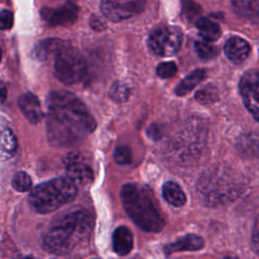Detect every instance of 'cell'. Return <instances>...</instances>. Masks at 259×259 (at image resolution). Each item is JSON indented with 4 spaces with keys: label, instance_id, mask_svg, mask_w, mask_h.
Wrapping results in <instances>:
<instances>
[{
    "label": "cell",
    "instance_id": "6da1fadb",
    "mask_svg": "<svg viewBox=\"0 0 259 259\" xmlns=\"http://www.w3.org/2000/svg\"><path fill=\"white\" fill-rule=\"evenodd\" d=\"M51 138L63 143L72 142L80 134L92 132L95 120L85 104L73 93L52 91L47 99Z\"/></svg>",
    "mask_w": 259,
    "mask_h": 259
},
{
    "label": "cell",
    "instance_id": "7a4b0ae2",
    "mask_svg": "<svg viewBox=\"0 0 259 259\" xmlns=\"http://www.w3.org/2000/svg\"><path fill=\"white\" fill-rule=\"evenodd\" d=\"M122 205L134 223L147 232H159L164 220L150 192L136 183L124 184L120 190Z\"/></svg>",
    "mask_w": 259,
    "mask_h": 259
},
{
    "label": "cell",
    "instance_id": "3957f363",
    "mask_svg": "<svg viewBox=\"0 0 259 259\" xmlns=\"http://www.w3.org/2000/svg\"><path fill=\"white\" fill-rule=\"evenodd\" d=\"M77 184L68 176L58 177L36 185L29 193L30 206L39 213L55 211L77 195Z\"/></svg>",
    "mask_w": 259,
    "mask_h": 259
},
{
    "label": "cell",
    "instance_id": "277c9868",
    "mask_svg": "<svg viewBox=\"0 0 259 259\" xmlns=\"http://www.w3.org/2000/svg\"><path fill=\"white\" fill-rule=\"evenodd\" d=\"M243 188V183L225 168H213L197 181V190L210 205L224 204L236 199Z\"/></svg>",
    "mask_w": 259,
    "mask_h": 259
},
{
    "label": "cell",
    "instance_id": "5b68a950",
    "mask_svg": "<svg viewBox=\"0 0 259 259\" xmlns=\"http://www.w3.org/2000/svg\"><path fill=\"white\" fill-rule=\"evenodd\" d=\"M86 69L83 55L76 48L64 42L55 55L54 70L57 79L65 85L75 84L84 78Z\"/></svg>",
    "mask_w": 259,
    "mask_h": 259
},
{
    "label": "cell",
    "instance_id": "8992f818",
    "mask_svg": "<svg viewBox=\"0 0 259 259\" xmlns=\"http://www.w3.org/2000/svg\"><path fill=\"white\" fill-rule=\"evenodd\" d=\"M76 224L68 217H64L60 223L47 232L44 238L45 249L55 255L70 253L75 245L84 239Z\"/></svg>",
    "mask_w": 259,
    "mask_h": 259
},
{
    "label": "cell",
    "instance_id": "52a82bcc",
    "mask_svg": "<svg viewBox=\"0 0 259 259\" xmlns=\"http://www.w3.org/2000/svg\"><path fill=\"white\" fill-rule=\"evenodd\" d=\"M182 42V33L177 27L165 26L156 29L149 36L148 46L150 50L162 57L174 55Z\"/></svg>",
    "mask_w": 259,
    "mask_h": 259
},
{
    "label": "cell",
    "instance_id": "ba28073f",
    "mask_svg": "<svg viewBox=\"0 0 259 259\" xmlns=\"http://www.w3.org/2000/svg\"><path fill=\"white\" fill-rule=\"evenodd\" d=\"M145 3L146 0H101L100 9L107 19L117 22L140 13Z\"/></svg>",
    "mask_w": 259,
    "mask_h": 259
},
{
    "label": "cell",
    "instance_id": "9c48e42d",
    "mask_svg": "<svg viewBox=\"0 0 259 259\" xmlns=\"http://www.w3.org/2000/svg\"><path fill=\"white\" fill-rule=\"evenodd\" d=\"M240 92L245 106L259 121V72L248 71L240 81Z\"/></svg>",
    "mask_w": 259,
    "mask_h": 259
},
{
    "label": "cell",
    "instance_id": "30bf717a",
    "mask_svg": "<svg viewBox=\"0 0 259 259\" xmlns=\"http://www.w3.org/2000/svg\"><path fill=\"white\" fill-rule=\"evenodd\" d=\"M79 14L78 6L68 1L67 3L59 6L58 8H44L41 16L50 25H70L73 24Z\"/></svg>",
    "mask_w": 259,
    "mask_h": 259
},
{
    "label": "cell",
    "instance_id": "8fae6325",
    "mask_svg": "<svg viewBox=\"0 0 259 259\" xmlns=\"http://www.w3.org/2000/svg\"><path fill=\"white\" fill-rule=\"evenodd\" d=\"M67 176L76 184L85 185L92 181L93 173L90 167L76 153H69L63 159Z\"/></svg>",
    "mask_w": 259,
    "mask_h": 259
},
{
    "label": "cell",
    "instance_id": "7c38bea8",
    "mask_svg": "<svg viewBox=\"0 0 259 259\" xmlns=\"http://www.w3.org/2000/svg\"><path fill=\"white\" fill-rule=\"evenodd\" d=\"M18 106L29 122L36 124L41 120L42 110L36 95L30 92L22 94L18 98Z\"/></svg>",
    "mask_w": 259,
    "mask_h": 259
},
{
    "label": "cell",
    "instance_id": "4fadbf2b",
    "mask_svg": "<svg viewBox=\"0 0 259 259\" xmlns=\"http://www.w3.org/2000/svg\"><path fill=\"white\" fill-rule=\"evenodd\" d=\"M224 50L227 58L231 62L240 64L248 57L250 53V46L245 39L239 36H232L226 41Z\"/></svg>",
    "mask_w": 259,
    "mask_h": 259
},
{
    "label": "cell",
    "instance_id": "5bb4252c",
    "mask_svg": "<svg viewBox=\"0 0 259 259\" xmlns=\"http://www.w3.org/2000/svg\"><path fill=\"white\" fill-rule=\"evenodd\" d=\"M203 244H204V241L200 236H197L194 234H188L179 238L174 243L166 245L164 250L167 255H170L175 252L199 250L203 247Z\"/></svg>",
    "mask_w": 259,
    "mask_h": 259
},
{
    "label": "cell",
    "instance_id": "9a60e30c",
    "mask_svg": "<svg viewBox=\"0 0 259 259\" xmlns=\"http://www.w3.org/2000/svg\"><path fill=\"white\" fill-rule=\"evenodd\" d=\"M112 246L116 254L124 256L133 249V235L128 228L120 226L116 228L112 235Z\"/></svg>",
    "mask_w": 259,
    "mask_h": 259
},
{
    "label": "cell",
    "instance_id": "2e32d148",
    "mask_svg": "<svg viewBox=\"0 0 259 259\" xmlns=\"http://www.w3.org/2000/svg\"><path fill=\"white\" fill-rule=\"evenodd\" d=\"M64 41L59 38H47L36 44L32 50V57L38 61L47 60L50 56L56 55L63 47Z\"/></svg>",
    "mask_w": 259,
    "mask_h": 259
},
{
    "label": "cell",
    "instance_id": "e0dca14e",
    "mask_svg": "<svg viewBox=\"0 0 259 259\" xmlns=\"http://www.w3.org/2000/svg\"><path fill=\"white\" fill-rule=\"evenodd\" d=\"M164 199L173 206L180 207L186 202V196L182 188L174 181H167L162 187Z\"/></svg>",
    "mask_w": 259,
    "mask_h": 259
},
{
    "label": "cell",
    "instance_id": "ac0fdd59",
    "mask_svg": "<svg viewBox=\"0 0 259 259\" xmlns=\"http://www.w3.org/2000/svg\"><path fill=\"white\" fill-rule=\"evenodd\" d=\"M232 4L241 16L254 22L259 21V0H232Z\"/></svg>",
    "mask_w": 259,
    "mask_h": 259
},
{
    "label": "cell",
    "instance_id": "d6986e66",
    "mask_svg": "<svg viewBox=\"0 0 259 259\" xmlns=\"http://www.w3.org/2000/svg\"><path fill=\"white\" fill-rule=\"evenodd\" d=\"M196 27L203 40L214 41L221 35L220 26L212 20L204 17H200L196 20Z\"/></svg>",
    "mask_w": 259,
    "mask_h": 259
},
{
    "label": "cell",
    "instance_id": "ffe728a7",
    "mask_svg": "<svg viewBox=\"0 0 259 259\" xmlns=\"http://www.w3.org/2000/svg\"><path fill=\"white\" fill-rule=\"evenodd\" d=\"M205 71L202 69H197L187 75L175 88V93L179 96L187 94L191 91L197 84H199L205 78Z\"/></svg>",
    "mask_w": 259,
    "mask_h": 259
},
{
    "label": "cell",
    "instance_id": "44dd1931",
    "mask_svg": "<svg viewBox=\"0 0 259 259\" xmlns=\"http://www.w3.org/2000/svg\"><path fill=\"white\" fill-rule=\"evenodd\" d=\"M17 142L14 134L10 128L0 130V154L10 157L16 150Z\"/></svg>",
    "mask_w": 259,
    "mask_h": 259
},
{
    "label": "cell",
    "instance_id": "7402d4cb",
    "mask_svg": "<svg viewBox=\"0 0 259 259\" xmlns=\"http://www.w3.org/2000/svg\"><path fill=\"white\" fill-rule=\"evenodd\" d=\"M11 184L15 190H17L19 192H24V191H28L31 189L32 180L26 172L20 171V172H17L14 174Z\"/></svg>",
    "mask_w": 259,
    "mask_h": 259
},
{
    "label": "cell",
    "instance_id": "603a6c76",
    "mask_svg": "<svg viewBox=\"0 0 259 259\" xmlns=\"http://www.w3.org/2000/svg\"><path fill=\"white\" fill-rule=\"evenodd\" d=\"M194 48L198 57L202 60H210L214 58V56L218 53L215 47L210 45L209 41H205L203 39L196 41Z\"/></svg>",
    "mask_w": 259,
    "mask_h": 259
},
{
    "label": "cell",
    "instance_id": "cb8c5ba5",
    "mask_svg": "<svg viewBox=\"0 0 259 259\" xmlns=\"http://www.w3.org/2000/svg\"><path fill=\"white\" fill-rule=\"evenodd\" d=\"M128 95H130L128 87L121 82H115L110 87L109 96L112 100L116 102L125 101L128 98Z\"/></svg>",
    "mask_w": 259,
    "mask_h": 259
},
{
    "label": "cell",
    "instance_id": "d4e9b609",
    "mask_svg": "<svg viewBox=\"0 0 259 259\" xmlns=\"http://www.w3.org/2000/svg\"><path fill=\"white\" fill-rule=\"evenodd\" d=\"M195 98L203 104L213 103L218 99V90L211 85L205 86L196 92Z\"/></svg>",
    "mask_w": 259,
    "mask_h": 259
},
{
    "label": "cell",
    "instance_id": "484cf974",
    "mask_svg": "<svg viewBox=\"0 0 259 259\" xmlns=\"http://www.w3.org/2000/svg\"><path fill=\"white\" fill-rule=\"evenodd\" d=\"M240 148L246 154H255L259 151V140L256 136H245L244 140L240 141Z\"/></svg>",
    "mask_w": 259,
    "mask_h": 259
},
{
    "label": "cell",
    "instance_id": "4316f807",
    "mask_svg": "<svg viewBox=\"0 0 259 259\" xmlns=\"http://www.w3.org/2000/svg\"><path fill=\"white\" fill-rule=\"evenodd\" d=\"M156 72L160 78L168 79V78L173 77L176 74L177 67H176L175 63H173V62H164V63H161L158 65Z\"/></svg>",
    "mask_w": 259,
    "mask_h": 259
},
{
    "label": "cell",
    "instance_id": "83f0119b",
    "mask_svg": "<svg viewBox=\"0 0 259 259\" xmlns=\"http://www.w3.org/2000/svg\"><path fill=\"white\" fill-rule=\"evenodd\" d=\"M114 160L119 165L130 164L132 161V152L131 149L126 146H119L114 151Z\"/></svg>",
    "mask_w": 259,
    "mask_h": 259
},
{
    "label": "cell",
    "instance_id": "f1b7e54d",
    "mask_svg": "<svg viewBox=\"0 0 259 259\" xmlns=\"http://www.w3.org/2000/svg\"><path fill=\"white\" fill-rule=\"evenodd\" d=\"M181 6L184 15H186V17L189 19L194 18L200 12L199 6L192 0H181Z\"/></svg>",
    "mask_w": 259,
    "mask_h": 259
},
{
    "label": "cell",
    "instance_id": "f546056e",
    "mask_svg": "<svg viewBox=\"0 0 259 259\" xmlns=\"http://www.w3.org/2000/svg\"><path fill=\"white\" fill-rule=\"evenodd\" d=\"M13 25V13L4 9L0 12V30H8Z\"/></svg>",
    "mask_w": 259,
    "mask_h": 259
},
{
    "label": "cell",
    "instance_id": "4dcf8cb0",
    "mask_svg": "<svg viewBox=\"0 0 259 259\" xmlns=\"http://www.w3.org/2000/svg\"><path fill=\"white\" fill-rule=\"evenodd\" d=\"M252 246L254 251L259 255V218L256 220L252 231Z\"/></svg>",
    "mask_w": 259,
    "mask_h": 259
},
{
    "label": "cell",
    "instance_id": "1f68e13d",
    "mask_svg": "<svg viewBox=\"0 0 259 259\" xmlns=\"http://www.w3.org/2000/svg\"><path fill=\"white\" fill-rule=\"evenodd\" d=\"M7 97V89L3 83L0 82V104L5 101Z\"/></svg>",
    "mask_w": 259,
    "mask_h": 259
},
{
    "label": "cell",
    "instance_id": "d6a6232c",
    "mask_svg": "<svg viewBox=\"0 0 259 259\" xmlns=\"http://www.w3.org/2000/svg\"><path fill=\"white\" fill-rule=\"evenodd\" d=\"M15 259H33L31 257H18V258H15Z\"/></svg>",
    "mask_w": 259,
    "mask_h": 259
},
{
    "label": "cell",
    "instance_id": "836d02e7",
    "mask_svg": "<svg viewBox=\"0 0 259 259\" xmlns=\"http://www.w3.org/2000/svg\"><path fill=\"white\" fill-rule=\"evenodd\" d=\"M223 259H237V258H234V257H225Z\"/></svg>",
    "mask_w": 259,
    "mask_h": 259
},
{
    "label": "cell",
    "instance_id": "e575fe53",
    "mask_svg": "<svg viewBox=\"0 0 259 259\" xmlns=\"http://www.w3.org/2000/svg\"><path fill=\"white\" fill-rule=\"evenodd\" d=\"M1 56H2V52H1V49H0V60H1Z\"/></svg>",
    "mask_w": 259,
    "mask_h": 259
}]
</instances>
